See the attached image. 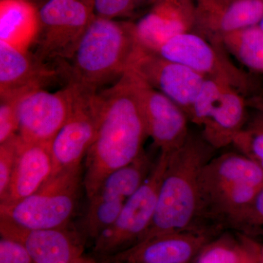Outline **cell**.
<instances>
[{"label": "cell", "instance_id": "7402d4cb", "mask_svg": "<svg viewBox=\"0 0 263 263\" xmlns=\"http://www.w3.org/2000/svg\"><path fill=\"white\" fill-rule=\"evenodd\" d=\"M221 43L246 67L263 72V31L258 25L227 34Z\"/></svg>", "mask_w": 263, "mask_h": 263}, {"label": "cell", "instance_id": "ba28073f", "mask_svg": "<svg viewBox=\"0 0 263 263\" xmlns=\"http://www.w3.org/2000/svg\"><path fill=\"white\" fill-rule=\"evenodd\" d=\"M84 91L77 85L67 84L55 92L37 89L24 95L18 109L21 139L28 143L53 141Z\"/></svg>", "mask_w": 263, "mask_h": 263}, {"label": "cell", "instance_id": "1f68e13d", "mask_svg": "<svg viewBox=\"0 0 263 263\" xmlns=\"http://www.w3.org/2000/svg\"><path fill=\"white\" fill-rule=\"evenodd\" d=\"M260 263H263V248L260 250Z\"/></svg>", "mask_w": 263, "mask_h": 263}, {"label": "cell", "instance_id": "e0dca14e", "mask_svg": "<svg viewBox=\"0 0 263 263\" xmlns=\"http://www.w3.org/2000/svg\"><path fill=\"white\" fill-rule=\"evenodd\" d=\"M51 143H28L20 138L14 170L0 205L20 201L47 182L53 171Z\"/></svg>", "mask_w": 263, "mask_h": 263}, {"label": "cell", "instance_id": "d4e9b609", "mask_svg": "<svg viewBox=\"0 0 263 263\" xmlns=\"http://www.w3.org/2000/svg\"><path fill=\"white\" fill-rule=\"evenodd\" d=\"M157 0H93L95 15L115 19L127 16L147 3Z\"/></svg>", "mask_w": 263, "mask_h": 263}, {"label": "cell", "instance_id": "83f0119b", "mask_svg": "<svg viewBox=\"0 0 263 263\" xmlns=\"http://www.w3.org/2000/svg\"><path fill=\"white\" fill-rule=\"evenodd\" d=\"M0 263H34L27 249L16 240L1 236Z\"/></svg>", "mask_w": 263, "mask_h": 263}, {"label": "cell", "instance_id": "7a4b0ae2", "mask_svg": "<svg viewBox=\"0 0 263 263\" xmlns=\"http://www.w3.org/2000/svg\"><path fill=\"white\" fill-rule=\"evenodd\" d=\"M212 149L202 136L190 133L183 145L171 152L153 220L141 240L201 226L195 224L200 213V175Z\"/></svg>", "mask_w": 263, "mask_h": 263}, {"label": "cell", "instance_id": "d6a6232c", "mask_svg": "<svg viewBox=\"0 0 263 263\" xmlns=\"http://www.w3.org/2000/svg\"><path fill=\"white\" fill-rule=\"evenodd\" d=\"M88 2H89L90 3H91L93 5V0H87Z\"/></svg>", "mask_w": 263, "mask_h": 263}, {"label": "cell", "instance_id": "9a60e30c", "mask_svg": "<svg viewBox=\"0 0 263 263\" xmlns=\"http://www.w3.org/2000/svg\"><path fill=\"white\" fill-rule=\"evenodd\" d=\"M61 76V69L45 63L34 53L0 41V95H25L44 89Z\"/></svg>", "mask_w": 263, "mask_h": 263}, {"label": "cell", "instance_id": "d6986e66", "mask_svg": "<svg viewBox=\"0 0 263 263\" xmlns=\"http://www.w3.org/2000/svg\"><path fill=\"white\" fill-rule=\"evenodd\" d=\"M39 29V10L32 1L0 0V41L20 51H29Z\"/></svg>", "mask_w": 263, "mask_h": 263}, {"label": "cell", "instance_id": "4dcf8cb0", "mask_svg": "<svg viewBox=\"0 0 263 263\" xmlns=\"http://www.w3.org/2000/svg\"><path fill=\"white\" fill-rule=\"evenodd\" d=\"M258 26L259 27H260V29H262V30L263 31V16L262 19H261L260 22H259Z\"/></svg>", "mask_w": 263, "mask_h": 263}, {"label": "cell", "instance_id": "cb8c5ba5", "mask_svg": "<svg viewBox=\"0 0 263 263\" xmlns=\"http://www.w3.org/2000/svg\"><path fill=\"white\" fill-rule=\"evenodd\" d=\"M241 154L255 161L263 160V125L254 122L238 133L233 141Z\"/></svg>", "mask_w": 263, "mask_h": 263}, {"label": "cell", "instance_id": "484cf974", "mask_svg": "<svg viewBox=\"0 0 263 263\" xmlns=\"http://www.w3.org/2000/svg\"><path fill=\"white\" fill-rule=\"evenodd\" d=\"M18 135L0 144V200L4 198L9 186L18 154Z\"/></svg>", "mask_w": 263, "mask_h": 263}, {"label": "cell", "instance_id": "8992f818", "mask_svg": "<svg viewBox=\"0 0 263 263\" xmlns=\"http://www.w3.org/2000/svg\"><path fill=\"white\" fill-rule=\"evenodd\" d=\"M87 0H47L39 9L40 29L34 54L45 63L66 65L95 17Z\"/></svg>", "mask_w": 263, "mask_h": 263}, {"label": "cell", "instance_id": "4fadbf2b", "mask_svg": "<svg viewBox=\"0 0 263 263\" xmlns=\"http://www.w3.org/2000/svg\"><path fill=\"white\" fill-rule=\"evenodd\" d=\"M1 236L16 240L34 263H70L82 257L85 240L81 233L67 227L60 229H25L0 219Z\"/></svg>", "mask_w": 263, "mask_h": 263}, {"label": "cell", "instance_id": "277c9868", "mask_svg": "<svg viewBox=\"0 0 263 263\" xmlns=\"http://www.w3.org/2000/svg\"><path fill=\"white\" fill-rule=\"evenodd\" d=\"M81 182V166L62 171L30 196L0 205V219L25 229L67 228L76 211Z\"/></svg>", "mask_w": 263, "mask_h": 263}, {"label": "cell", "instance_id": "30bf717a", "mask_svg": "<svg viewBox=\"0 0 263 263\" xmlns=\"http://www.w3.org/2000/svg\"><path fill=\"white\" fill-rule=\"evenodd\" d=\"M128 70L179 105L189 119L206 78L186 66L166 60L138 44Z\"/></svg>", "mask_w": 263, "mask_h": 263}, {"label": "cell", "instance_id": "52a82bcc", "mask_svg": "<svg viewBox=\"0 0 263 263\" xmlns=\"http://www.w3.org/2000/svg\"><path fill=\"white\" fill-rule=\"evenodd\" d=\"M152 52L186 66L206 79L230 85L242 95L250 88L247 74L232 62L222 44L211 42L197 33L177 34Z\"/></svg>", "mask_w": 263, "mask_h": 263}, {"label": "cell", "instance_id": "6da1fadb", "mask_svg": "<svg viewBox=\"0 0 263 263\" xmlns=\"http://www.w3.org/2000/svg\"><path fill=\"white\" fill-rule=\"evenodd\" d=\"M101 93V121L85 162L83 183L88 200L109 175L143 153V142L148 137L136 79L130 70Z\"/></svg>", "mask_w": 263, "mask_h": 263}, {"label": "cell", "instance_id": "7c38bea8", "mask_svg": "<svg viewBox=\"0 0 263 263\" xmlns=\"http://www.w3.org/2000/svg\"><path fill=\"white\" fill-rule=\"evenodd\" d=\"M130 71L136 79L148 136L160 152H174L190 135L187 116L171 99Z\"/></svg>", "mask_w": 263, "mask_h": 263}, {"label": "cell", "instance_id": "8fae6325", "mask_svg": "<svg viewBox=\"0 0 263 263\" xmlns=\"http://www.w3.org/2000/svg\"><path fill=\"white\" fill-rule=\"evenodd\" d=\"M216 227L197 226L145 238L106 263H190L214 239Z\"/></svg>", "mask_w": 263, "mask_h": 263}, {"label": "cell", "instance_id": "ffe728a7", "mask_svg": "<svg viewBox=\"0 0 263 263\" xmlns=\"http://www.w3.org/2000/svg\"><path fill=\"white\" fill-rule=\"evenodd\" d=\"M236 183L263 187V170L243 154H226L210 160L204 166L200 175V192Z\"/></svg>", "mask_w": 263, "mask_h": 263}, {"label": "cell", "instance_id": "f1b7e54d", "mask_svg": "<svg viewBox=\"0 0 263 263\" xmlns=\"http://www.w3.org/2000/svg\"><path fill=\"white\" fill-rule=\"evenodd\" d=\"M251 105L259 110V115L254 122L259 123L263 125V98H255L252 99L250 101Z\"/></svg>", "mask_w": 263, "mask_h": 263}, {"label": "cell", "instance_id": "3957f363", "mask_svg": "<svg viewBox=\"0 0 263 263\" xmlns=\"http://www.w3.org/2000/svg\"><path fill=\"white\" fill-rule=\"evenodd\" d=\"M137 46L134 24L95 15L72 59L62 67L67 84L98 92L127 72Z\"/></svg>", "mask_w": 263, "mask_h": 263}, {"label": "cell", "instance_id": "2e32d148", "mask_svg": "<svg viewBox=\"0 0 263 263\" xmlns=\"http://www.w3.org/2000/svg\"><path fill=\"white\" fill-rule=\"evenodd\" d=\"M149 13L134 24L136 41L148 51L170 38L192 32L196 21V10L189 0H157Z\"/></svg>", "mask_w": 263, "mask_h": 263}, {"label": "cell", "instance_id": "e575fe53", "mask_svg": "<svg viewBox=\"0 0 263 263\" xmlns=\"http://www.w3.org/2000/svg\"><path fill=\"white\" fill-rule=\"evenodd\" d=\"M113 263H117V262H113Z\"/></svg>", "mask_w": 263, "mask_h": 263}, {"label": "cell", "instance_id": "836d02e7", "mask_svg": "<svg viewBox=\"0 0 263 263\" xmlns=\"http://www.w3.org/2000/svg\"><path fill=\"white\" fill-rule=\"evenodd\" d=\"M30 1H36V0H30Z\"/></svg>", "mask_w": 263, "mask_h": 263}, {"label": "cell", "instance_id": "4316f807", "mask_svg": "<svg viewBox=\"0 0 263 263\" xmlns=\"http://www.w3.org/2000/svg\"><path fill=\"white\" fill-rule=\"evenodd\" d=\"M233 227L246 231L263 228V188L259 190Z\"/></svg>", "mask_w": 263, "mask_h": 263}, {"label": "cell", "instance_id": "9c48e42d", "mask_svg": "<svg viewBox=\"0 0 263 263\" xmlns=\"http://www.w3.org/2000/svg\"><path fill=\"white\" fill-rule=\"evenodd\" d=\"M101 91H84L51 143L54 176L81 166L98 133L103 114Z\"/></svg>", "mask_w": 263, "mask_h": 263}, {"label": "cell", "instance_id": "44dd1931", "mask_svg": "<svg viewBox=\"0 0 263 263\" xmlns=\"http://www.w3.org/2000/svg\"><path fill=\"white\" fill-rule=\"evenodd\" d=\"M260 250L249 240L224 235L209 242L195 263H260Z\"/></svg>", "mask_w": 263, "mask_h": 263}, {"label": "cell", "instance_id": "5bb4252c", "mask_svg": "<svg viewBox=\"0 0 263 263\" xmlns=\"http://www.w3.org/2000/svg\"><path fill=\"white\" fill-rule=\"evenodd\" d=\"M263 16V0H202L196 10L199 32L208 41L221 44L227 34L258 25Z\"/></svg>", "mask_w": 263, "mask_h": 263}, {"label": "cell", "instance_id": "5b68a950", "mask_svg": "<svg viewBox=\"0 0 263 263\" xmlns=\"http://www.w3.org/2000/svg\"><path fill=\"white\" fill-rule=\"evenodd\" d=\"M170 154L171 152H160L148 177L127 199L117 220L93 241L92 253L99 262L106 263L136 245L146 234L155 216Z\"/></svg>", "mask_w": 263, "mask_h": 263}, {"label": "cell", "instance_id": "f546056e", "mask_svg": "<svg viewBox=\"0 0 263 263\" xmlns=\"http://www.w3.org/2000/svg\"><path fill=\"white\" fill-rule=\"evenodd\" d=\"M70 263H103L99 262L95 258H88V257H85L84 256L79 257V258L76 259V260L72 261Z\"/></svg>", "mask_w": 263, "mask_h": 263}, {"label": "cell", "instance_id": "603a6c76", "mask_svg": "<svg viewBox=\"0 0 263 263\" xmlns=\"http://www.w3.org/2000/svg\"><path fill=\"white\" fill-rule=\"evenodd\" d=\"M24 95H0V144L18 135V104Z\"/></svg>", "mask_w": 263, "mask_h": 263}, {"label": "cell", "instance_id": "ac0fdd59", "mask_svg": "<svg viewBox=\"0 0 263 263\" xmlns=\"http://www.w3.org/2000/svg\"><path fill=\"white\" fill-rule=\"evenodd\" d=\"M247 105L243 95L226 85L221 98L200 127L202 138L214 149L233 144L245 127Z\"/></svg>", "mask_w": 263, "mask_h": 263}]
</instances>
